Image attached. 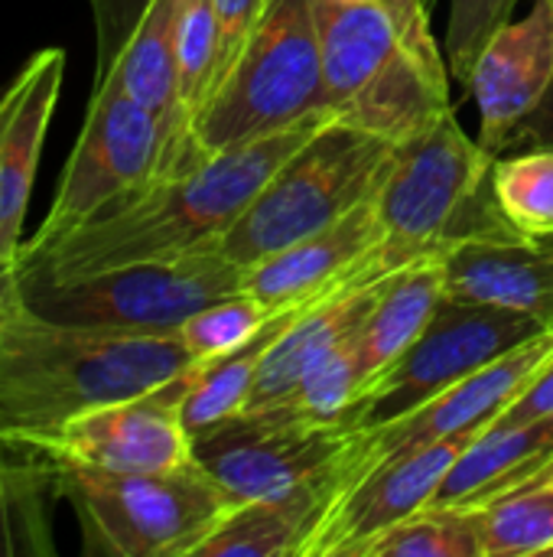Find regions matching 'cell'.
I'll return each mask as SVG.
<instances>
[{
  "mask_svg": "<svg viewBox=\"0 0 553 557\" xmlns=\"http://www.w3.org/2000/svg\"><path fill=\"white\" fill-rule=\"evenodd\" d=\"M62 75H65L62 49H39L16 72V104L7 121L3 153H0V251L13 261L23 245L20 232L29 209L42 140L62 91Z\"/></svg>",
  "mask_w": 553,
  "mask_h": 557,
  "instance_id": "ac0fdd59",
  "label": "cell"
},
{
  "mask_svg": "<svg viewBox=\"0 0 553 557\" xmlns=\"http://www.w3.org/2000/svg\"><path fill=\"white\" fill-rule=\"evenodd\" d=\"M13 104H16V78L0 88V153H3V134H7V121L13 114Z\"/></svg>",
  "mask_w": 553,
  "mask_h": 557,
  "instance_id": "e575fe53",
  "label": "cell"
},
{
  "mask_svg": "<svg viewBox=\"0 0 553 557\" xmlns=\"http://www.w3.org/2000/svg\"><path fill=\"white\" fill-rule=\"evenodd\" d=\"M248 271L209 251L137 261L65 284H23L26 304L59 323L176 333L192 313L244 290Z\"/></svg>",
  "mask_w": 553,
  "mask_h": 557,
  "instance_id": "ba28073f",
  "label": "cell"
},
{
  "mask_svg": "<svg viewBox=\"0 0 553 557\" xmlns=\"http://www.w3.org/2000/svg\"><path fill=\"white\" fill-rule=\"evenodd\" d=\"M313 20L336 121L401 147L453 111L427 0H313Z\"/></svg>",
  "mask_w": 553,
  "mask_h": 557,
  "instance_id": "3957f363",
  "label": "cell"
},
{
  "mask_svg": "<svg viewBox=\"0 0 553 557\" xmlns=\"http://www.w3.org/2000/svg\"><path fill=\"white\" fill-rule=\"evenodd\" d=\"M553 82V0H535L525 20L505 23L473 65L479 144L505 153L515 131L538 111Z\"/></svg>",
  "mask_w": 553,
  "mask_h": 557,
  "instance_id": "9a60e30c",
  "label": "cell"
},
{
  "mask_svg": "<svg viewBox=\"0 0 553 557\" xmlns=\"http://www.w3.org/2000/svg\"><path fill=\"white\" fill-rule=\"evenodd\" d=\"M476 509L482 557L553 555V480H528Z\"/></svg>",
  "mask_w": 553,
  "mask_h": 557,
  "instance_id": "cb8c5ba5",
  "label": "cell"
},
{
  "mask_svg": "<svg viewBox=\"0 0 553 557\" xmlns=\"http://www.w3.org/2000/svg\"><path fill=\"white\" fill-rule=\"evenodd\" d=\"M495 196L515 232L553 238V150L531 147L495 163Z\"/></svg>",
  "mask_w": 553,
  "mask_h": 557,
  "instance_id": "4316f807",
  "label": "cell"
},
{
  "mask_svg": "<svg viewBox=\"0 0 553 557\" xmlns=\"http://www.w3.org/2000/svg\"><path fill=\"white\" fill-rule=\"evenodd\" d=\"M518 0H450L447 23V62L456 78L469 82L476 59L489 46V39L512 23Z\"/></svg>",
  "mask_w": 553,
  "mask_h": 557,
  "instance_id": "f1b7e54d",
  "label": "cell"
},
{
  "mask_svg": "<svg viewBox=\"0 0 553 557\" xmlns=\"http://www.w3.org/2000/svg\"><path fill=\"white\" fill-rule=\"evenodd\" d=\"M163 157L160 117L124 91L117 75L95 82V95L75 140V150L62 170L55 199L39 232L20 245L16 271L49 251L55 242L91 222L98 212L124 202L156 180Z\"/></svg>",
  "mask_w": 553,
  "mask_h": 557,
  "instance_id": "9c48e42d",
  "label": "cell"
},
{
  "mask_svg": "<svg viewBox=\"0 0 553 557\" xmlns=\"http://www.w3.org/2000/svg\"><path fill=\"white\" fill-rule=\"evenodd\" d=\"M447 297L525 313L553 330V238H476L443 255Z\"/></svg>",
  "mask_w": 553,
  "mask_h": 557,
  "instance_id": "e0dca14e",
  "label": "cell"
},
{
  "mask_svg": "<svg viewBox=\"0 0 553 557\" xmlns=\"http://www.w3.org/2000/svg\"><path fill=\"white\" fill-rule=\"evenodd\" d=\"M499 157L473 140L453 111L394 150L372 202L381 238L342 290L385 284L401 268L476 238L521 235L495 196Z\"/></svg>",
  "mask_w": 553,
  "mask_h": 557,
  "instance_id": "277c9868",
  "label": "cell"
},
{
  "mask_svg": "<svg viewBox=\"0 0 553 557\" xmlns=\"http://www.w3.org/2000/svg\"><path fill=\"white\" fill-rule=\"evenodd\" d=\"M150 0H91L95 39H98V78L114 65L124 42L130 39L137 20L143 16Z\"/></svg>",
  "mask_w": 553,
  "mask_h": 557,
  "instance_id": "4dcf8cb0",
  "label": "cell"
},
{
  "mask_svg": "<svg viewBox=\"0 0 553 557\" xmlns=\"http://www.w3.org/2000/svg\"><path fill=\"white\" fill-rule=\"evenodd\" d=\"M189 372V369H186ZM186 372L169 385L88 411L55 434L10 444L52 460L98 473H160L192 460V437L183 424Z\"/></svg>",
  "mask_w": 553,
  "mask_h": 557,
  "instance_id": "4fadbf2b",
  "label": "cell"
},
{
  "mask_svg": "<svg viewBox=\"0 0 553 557\" xmlns=\"http://www.w3.org/2000/svg\"><path fill=\"white\" fill-rule=\"evenodd\" d=\"M381 284L359 287V290H336L313 307H306L267 349L248 408L244 411H261L277 401H284L332 349H339L345 339H352L362 323L368 320L375 300H378Z\"/></svg>",
  "mask_w": 553,
  "mask_h": 557,
  "instance_id": "d6986e66",
  "label": "cell"
},
{
  "mask_svg": "<svg viewBox=\"0 0 553 557\" xmlns=\"http://www.w3.org/2000/svg\"><path fill=\"white\" fill-rule=\"evenodd\" d=\"M531 480H553V460H548V463H544ZM525 483H528V480H525Z\"/></svg>",
  "mask_w": 553,
  "mask_h": 557,
  "instance_id": "8d00e7d4",
  "label": "cell"
},
{
  "mask_svg": "<svg viewBox=\"0 0 553 557\" xmlns=\"http://www.w3.org/2000/svg\"><path fill=\"white\" fill-rule=\"evenodd\" d=\"M319 111H329V101L313 0H274L199 108L192 147L205 160Z\"/></svg>",
  "mask_w": 553,
  "mask_h": 557,
  "instance_id": "5b68a950",
  "label": "cell"
},
{
  "mask_svg": "<svg viewBox=\"0 0 553 557\" xmlns=\"http://www.w3.org/2000/svg\"><path fill=\"white\" fill-rule=\"evenodd\" d=\"M553 359V330L521 343L508 356L495 359L492 366L466 375L463 382L450 385L437 398L424 401L411 414L388 421L381 428L352 434L349 447L342 450L336 463L339 496L359 483L365 473H372L388 457H398L404 450L466 434V431H486Z\"/></svg>",
  "mask_w": 553,
  "mask_h": 557,
  "instance_id": "7c38bea8",
  "label": "cell"
},
{
  "mask_svg": "<svg viewBox=\"0 0 553 557\" xmlns=\"http://www.w3.org/2000/svg\"><path fill=\"white\" fill-rule=\"evenodd\" d=\"M365 382H368V375H365V366H362L359 333H355L339 349H332L284 401H277L271 408L287 414V418H297V421L342 424L345 428V418L355 408Z\"/></svg>",
  "mask_w": 553,
  "mask_h": 557,
  "instance_id": "484cf974",
  "label": "cell"
},
{
  "mask_svg": "<svg viewBox=\"0 0 553 557\" xmlns=\"http://www.w3.org/2000/svg\"><path fill=\"white\" fill-rule=\"evenodd\" d=\"M0 447H3V441H0Z\"/></svg>",
  "mask_w": 553,
  "mask_h": 557,
  "instance_id": "f35d334b",
  "label": "cell"
},
{
  "mask_svg": "<svg viewBox=\"0 0 553 557\" xmlns=\"http://www.w3.org/2000/svg\"><path fill=\"white\" fill-rule=\"evenodd\" d=\"M271 3L274 0H215L218 42H215V75H212V88L231 69V62L238 59V52L244 49V42L251 39V33L257 29V23L264 20V13H267Z\"/></svg>",
  "mask_w": 553,
  "mask_h": 557,
  "instance_id": "f546056e",
  "label": "cell"
},
{
  "mask_svg": "<svg viewBox=\"0 0 553 557\" xmlns=\"http://www.w3.org/2000/svg\"><path fill=\"white\" fill-rule=\"evenodd\" d=\"M13 467H16V447L3 444V447H0V499L7 496V486H10Z\"/></svg>",
  "mask_w": 553,
  "mask_h": 557,
  "instance_id": "d590c367",
  "label": "cell"
},
{
  "mask_svg": "<svg viewBox=\"0 0 553 557\" xmlns=\"http://www.w3.org/2000/svg\"><path fill=\"white\" fill-rule=\"evenodd\" d=\"M349 441L352 434L342 424L297 421L264 408L192 434V460L222 486L231 506H241L336 473Z\"/></svg>",
  "mask_w": 553,
  "mask_h": 557,
  "instance_id": "8fae6325",
  "label": "cell"
},
{
  "mask_svg": "<svg viewBox=\"0 0 553 557\" xmlns=\"http://www.w3.org/2000/svg\"><path fill=\"white\" fill-rule=\"evenodd\" d=\"M303 310L306 307L274 313L254 339H248L244 346H238L225 356L199 359L186 372V395H183L179 411H183V424H186L189 437L218 421H228L248 408V398H251V388H254V379H257V369H261L267 349Z\"/></svg>",
  "mask_w": 553,
  "mask_h": 557,
  "instance_id": "603a6c76",
  "label": "cell"
},
{
  "mask_svg": "<svg viewBox=\"0 0 553 557\" xmlns=\"http://www.w3.org/2000/svg\"><path fill=\"white\" fill-rule=\"evenodd\" d=\"M362 557H482L476 509L424 506L368 542Z\"/></svg>",
  "mask_w": 553,
  "mask_h": 557,
  "instance_id": "d4e9b609",
  "label": "cell"
},
{
  "mask_svg": "<svg viewBox=\"0 0 553 557\" xmlns=\"http://www.w3.org/2000/svg\"><path fill=\"white\" fill-rule=\"evenodd\" d=\"M23 297V284H20V271H16V261L7 258L0 251V320L10 313V307Z\"/></svg>",
  "mask_w": 553,
  "mask_h": 557,
  "instance_id": "836d02e7",
  "label": "cell"
},
{
  "mask_svg": "<svg viewBox=\"0 0 553 557\" xmlns=\"http://www.w3.org/2000/svg\"><path fill=\"white\" fill-rule=\"evenodd\" d=\"M339 3H368V0H339Z\"/></svg>",
  "mask_w": 553,
  "mask_h": 557,
  "instance_id": "74e56055",
  "label": "cell"
},
{
  "mask_svg": "<svg viewBox=\"0 0 553 557\" xmlns=\"http://www.w3.org/2000/svg\"><path fill=\"white\" fill-rule=\"evenodd\" d=\"M329 121V111L310 114L277 134L147 183L23 264L20 284H65L121 264L218 248L264 183Z\"/></svg>",
  "mask_w": 553,
  "mask_h": 557,
  "instance_id": "6da1fadb",
  "label": "cell"
},
{
  "mask_svg": "<svg viewBox=\"0 0 553 557\" xmlns=\"http://www.w3.org/2000/svg\"><path fill=\"white\" fill-rule=\"evenodd\" d=\"M339 499L336 473L284 496L231 506L196 557H303L316 525Z\"/></svg>",
  "mask_w": 553,
  "mask_h": 557,
  "instance_id": "ffe728a7",
  "label": "cell"
},
{
  "mask_svg": "<svg viewBox=\"0 0 553 557\" xmlns=\"http://www.w3.org/2000/svg\"><path fill=\"white\" fill-rule=\"evenodd\" d=\"M59 486L81 519L85 548L101 555L196 557L231 512V499L196 460L160 473L59 467Z\"/></svg>",
  "mask_w": 553,
  "mask_h": 557,
  "instance_id": "52a82bcc",
  "label": "cell"
},
{
  "mask_svg": "<svg viewBox=\"0 0 553 557\" xmlns=\"http://www.w3.org/2000/svg\"><path fill=\"white\" fill-rule=\"evenodd\" d=\"M394 150V144L332 117L264 183L215 251L248 271L339 222L375 196Z\"/></svg>",
  "mask_w": 553,
  "mask_h": 557,
  "instance_id": "8992f818",
  "label": "cell"
},
{
  "mask_svg": "<svg viewBox=\"0 0 553 557\" xmlns=\"http://www.w3.org/2000/svg\"><path fill=\"white\" fill-rule=\"evenodd\" d=\"M541 333L544 326L525 313L447 297L414 346L362 388L345 431L362 434L398 421Z\"/></svg>",
  "mask_w": 553,
  "mask_h": 557,
  "instance_id": "30bf717a",
  "label": "cell"
},
{
  "mask_svg": "<svg viewBox=\"0 0 553 557\" xmlns=\"http://www.w3.org/2000/svg\"><path fill=\"white\" fill-rule=\"evenodd\" d=\"M479 434L482 431L453 434L378 463L332 503L303 557H362L365 545L385 529L433 503L447 473Z\"/></svg>",
  "mask_w": 553,
  "mask_h": 557,
  "instance_id": "5bb4252c",
  "label": "cell"
},
{
  "mask_svg": "<svg viewBox=\"0 0 553 557\" xmlns=\"http://www.w3.org/2000/svg\"><path fill=\"white\" fill-rule=\"evenodd\" d=\"M443 300H447L443 255H427L401 268L394 277L381 284L378 300L359 330V352L368 382L381 375L404 349L414 346V339L427 330V323L433 320Z\"/></svg>",
  "mask_w": 553,
  "mask_h": 557,
  "instance_id": "7402d4cb",
  "label": "cell"
},
{
  "mask_svg": "<svg viewBox=\"0 0 553 557\" xmlns=\"http://www.w3.org/2000/svg\"><path fill=\"white\" fill-rule=\"evenodd\" d=\"M544 414H553V359L492 424H499V428L502 424H521V421H535V418H544Z\"/></svg>",
  "mask_w": 553,
  "mask_h": 557,
  "instance_id": "1f68e13d",
  "label": "cell"
},
{
  "mask_svg": "<svg viewBox=\"0 0 553 557\" xmlns=\"http://www.w3.org/2000/svg\"><path fill=\"white\" fill-rule=\"evenodd\" d=\"M196 362L179 333L59 323L20 297L0 320V441L55 434L88 411L169 385Z\"/></svg>",
  "mask_w": 553,
  "mask_h": 557,
  "instance_id": "7a4b0ae2",
  "label": "cell"
},
{
  "mask_svg": "<svg viewBox=\"0 0 553 557\" xmlns=\"http://www.w3.org/2000/svg\"><path fill=\"white\" fill-rule=\"evenodd\" d=\"M378 238L381 228H378L375 202L365 199L339 222L248 268L244 290L257 297L271 313L313 307L316 300L342 290L349 274L378 245Z\"/></svg>",
  "mask_w": 553,
  "mask_h": 557,
  "instance_id": "2e32d148",
  "label": "cell"
},
{
  "mask_svg": "<svg viewBox=\"0 0 553 557\" xmlns=\"http://www.w3.org/2000/svg\"><path fill=\"white\" fill-rule=\"evenodd\" d=\"M531 147H544L553 150V82L544 95V101L538 104V111L515 131V137L508 140L505 153L508 150H531Z\"/></svg>",
  "mask_w": 553,
  "mask_h": 557,
  "instance_id": "d6a6232c",
  "label": "cell"
},
{
  "mask_svg": "<svg viewBox=\"0 0 553 557\" xmlns=\"http://www.w3.org/2000/svg\"><path fill=\"white\" fill-rule=\"evenodd\" d=\"M553 460V414L486 428L453 463L430 506H479L531 480Z\"/></svg>",
  "mask_w": 553,
  "mask_h": 557,
  "instance_id": "44dd1931",
  "label": "cell"
},
{
  "mask_svg": "<svg viewBox=\"0 0 553 557\" xmlns=\"http://www.w3.org/2000/svg\"><path fill=\"white\" fill-rule=\"evenodd\" d=\"M271 317L274 313L257 297L241 290L235 297L202 307L176 333L192 349L196 359H215V356H225V352L244 346L248 339H254L267 326Z\"/></svg>",
  "mask_w": 553,
  "mask_h": 557,
  "instance_id": "83f0119b",
  "label": "cell"
}]
</instances>
